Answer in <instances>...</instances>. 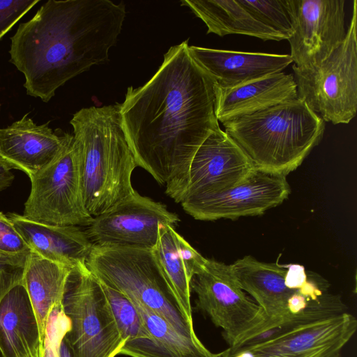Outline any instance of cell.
Returning a JSON list of instances; mask_svg holds the SVG:
<instances>
[{
    "instance_id": "1",
    "label": "cell",
    "mask_w": 357,
    "mask_h": 357,
    "mask_svg": "<svg viewBox=\"0 0 357 357\" xmlns=\"http://www.w3.org/2000/svg\"><path fill=\"white\" fill-rule=\"evenodd\" d=\"M188 39L171 47L144 85L128 88L121 126L137 167L176 199L191 161L220 127L212 77L195 60Z\"/></svg>"
},
{
    "instance_id": "2",
    "label": "cell",
    "mask_w": 357,
    "mask_h": 357,
    "mask_svg": "<svg viewBox=\"0 0 357 357\" xmlns=\"http://www.w3.org/2000/svg\"><path fill=\"white\" fill-rule=\"evenodd\" d=\"M126 16L122 1L45 2L10 38L9 61L24 75L27 95L47 102L70 79L107 63Z\"/></svg>"
},
{
    "instance_id": "3",
    "label": "cell",
    "mask_w": 357,
    "mask_h": 357,
    "mask_svg": "<svg viewBox=\"0 0 357 357\" xmlns=\"http://www.w3.org/2000/svg\"><path fill=\"white\" fill-rule=\"evenodd\" d=\"M70 123L84 204L94 218L135 190L131 177L137 166L121 126L120 103L82 108Z\"/></svg>"
},
{
    "instance_id": "4",
    "label": "cell",
    "mask_w": 357,
    "mask_h": 357,
    "mask_svg": "<svg viewBox=\"0 0 357 357\" xmlns=\"http://www.w3.org/2000/svg\"><path fill=\"white\" fill-rule=\"evenodd\" d=\"M256 168L287 176L321 142L325 121L298 98L222 123Z\"/></svg>"
},
{
    "instance_id": "5",
    "label": "cell",
    "mask_w": 357,
    "mask_h": 357,
    "mask_svg": "<svg viewBox=\"0 0 357 357\" xmlns=\"http://www.w3.org/2000/svg\"><path fill=\"white\" fill-rule=\"evenodd\" d=\"M86 265L101 282L155 312L181 333L197 336L152 250L93 245Z\"/></svg>"
},
{
    "instance_id": "6",
    "label": "cell",
    "mask_w": 357,
    "mask_h": 357,
    "mask_svg": "<svg viewBox=\"0 0 357 357\" xmlns=\"http://www.w3.org/2000/svg\"><path fill=\"white\" fill-rule=\"evenodd\" d=\"M63 309L70 327L64 339L73 357H115L122 338L102 285L86 265L71 268Z\"/></svg>"
},
{
    "instance_id": "7",
    "label": "cell",
    "mask_w": 357,
    "mask_h": 357,
    "mask_svg": "<svg viewBox=\"0 0 357 357\" xmlns=\"http://www.w3.org/2000/svg\"><path fill=\"white\" fill-rule=\"evenodd\" d=\"M357 1L341 45L320 65L306 70L293 66L298 98L324 121L349 123L357 111Z\"/></svg>"
},
{
    "instance_id": "8",
    "label": "cell",
    "mask_w": 357,
    "mask_h": 357,
    "mask_svg": "<svg viewBox=\"0 0 357 357\" xmlns=\"http://www.w3.org/2000/svg\"><path fill=\"white\" fill-rule=\"evenodd\" d=\"M196 307L207 314L234 347L266 321L261 308L239 286L230 265L206 259L190 282Z\"/></svg>"
},
{
    "instance_id": "9",
    "label": "cell",
    "mask_w": 357,
    "mask_h": 357,
    "mask_svg": "<svg viewBox=\"0 0 357 357\" xmlns=\"http://www.w3.org/2000/svg\"><path fill=\"white\" fill-rule=\"evenodd\" d=\"M30 180L31 192L22 215L25 218L59 225L87 227L91 223L93 217L83 201L73 135L56 158Z\"/></svg>"
},
{
    "instance_id": "10",
    "label": "cell",
    "mask_w": 357,
    "mask_h": 357,
    "mask_svg": "<svg viewBox=\"0 0 357 357\" xmlns=\"http://www.w3.org/2000/svg\"><path fill=\"white\" fill-rule=\"evenodd\" d=\"M230 267L241 288L261 308L267 322L298 317L320 319L330 314L327 293H315L309 285L310 278L302 289L285 285L284 266L261 262L248 255Z\"/></svg>"
},
{
    "instance_id": "11",
    "label": "cell",
    "mask_w": 357,
    "mask_h": 357,
    "mask_svg": "<svg viewBox=\"0 0 357 357\" xmlns=\"http://www.w3.org/2000/svg\"><path fill=\"white\" fill-rule=\"evenodd\" d=\"M292 33L287 39L294 66L306 70L320 65L343 42L344 0H285Z\"/></svg>"
},
{
    "instance_id": "12",
    "label": "cell",
    "mask_w": 357,
    "mask_h": 357,
    "mask_svg": "<svg viewBox=\"0 0 357 357\" xmlns=\"http://www.w3.org/2000/svg\"><path fill=\"white\" fill-rule=\"evenodd\" d=\"M177 214L136 190L93 218L85 230L94 245L153 250L162 225L174 226Z\"/></svg>"
},
{
    "instance_id": "13",
    "label": "cell",
    "mask_w": 357,
    "mask_h": 357,
    "mask_svg": "<svg viewBox=\"0 0 357 357\" xmlns=\"http://www.w3.org/2000/svg\"><path fill=\"white\" fill-rule=\"evenodd\" d=\"M357 320L344 312L294 327L266 340L229 347L220 357H341Z\"/></svg>"
},
{
    "instance_id": "14",
    "label": "cell",
    "mask_w": 357,
    "mask_h": 357,
    "mask_svg": "<svg viewBox=\"0 0 357 357\" xmlns=\"http://www.w3.org/2000/svg\"><path fill=\"white\" fill-rule=\"evenodd\" d=\"M291 192L286 176L255 168L237 185L219 193L190 197L180 204L196 220H235L259 215L277 206Z\"/></svg>"
},
{
    "instance_id": "15",
    "label": "cell",
    "mask_w": 357,
    "mask_h": 357,
    "mask_svg": "<svg viewBox=\"0 0 357 357\" xmlns=\"http://www.w3.org/2000/svg\"><path fill=\"white\" fill-rule=\"evenodd\" d=\"M238 144L220 128L196 151L174 200L219 193L243 181L255 169Z\"/></svg>"
},
{
    "instance_id": "16",
    "label": "cell",
    "mask_w": 357,
    "mask_h": 357,
    "mask_svg": "<svg viewBox=\"0 0 357 357\" xmlns=\"http://www.w3.org/2000/svg\"><path fill=\"white\" fill-rule=\"evenodd\" d=\"M29 114L0 128V161L31 178L56 158L70 134L53 131L50 122L37 125Z\"/></svg>"
},
{
    "instance_id": "17",
    "label": "cell",
    "mask_w": 357,
    "mask_h": 357,
    "mask_svg": "<svg viewBox=\"0 0 357 357\" xmlns=\"http://www.w3.org/2000/svg\"><path fill=\"white\" fill-rule=\"evenodd\" d=\"M195 60L220 88H232L281 73L291 62L289 54L236 52L189 46Z\"/></svg>"
},
{
    "instance_id": "18",
    "label": "cell",
    "mask_w": 357,
    "mask_h": 357,
    "mask_svg": "<svg viewBox=\"0 0 357 357\" xmlns=\"http://www.w3.org/2000/svg\"><path fill=\"white\" fill-rule=\"evenodd\" d=\"M298 98L293 74H271L232 87L215 86V114L222 123Z\"/></svg>"
},
{
    "instance_id": "19",
    "label": "cell",
    "mask_w": 357,
    "mask_h": 357,
    "mask_svg": "<svg viewBox=\"0 0 357 357\" xmlns=\"http://www.w3.org/2000/svg\"><path fill=\"white\" fill-rule=\"evenodd\" d=\"M7 216L32 252L70 268L86 265L94 245L80 227L38 222L15 213Z\"/></svg>"
},
{
    "instance_id": "20",
    "label": "cell",
    "mask_w": 357,
    "mask_h": 357,
    "mask_svg": "<svg viewBox=\"0 0 357 357\" xmlns=\"http://www.w3.org/2000/svg\"><path fill=\"white\" fill-rule=\"evenodd\" d=\"M38 321L23 280L0 301L1 357H43Z\"/></svg>"
},
{
    "instance_id": "21",
    "label": "cell",
    "mask_w": 357,
    "mask_h": 357,
    "mask_svg": "<svg viewBox=\"0 0 357 357\" xmlns=\"http://www.w3.org/2000/svg\"><path fill=\"white\" fill-rule=\"evenodd\" d=\"M130 301L139 313L150 337L127 340L119 354L131 357H220V353L210 351L197 336L181 333L155 312Z\"/></svg>"
},
{
    "instance_id": "22",
    "label": "cell",
    "mask_w": 357,
    "mask_h": 357,
    "mask_svg": "<svg viewBox=\"0 0 357 357\" xmlns=\"http://www.w3.org/2000/svg\"><path fill=\"white\" fill-rule=\"evenodd\" d=\"M155 258L186 317L192 320L190 282L206 258L198 252L171 225L160 227L153 248Z\"/></svg>"
},
{
    "instance_id": "23",
    "label": "cell",
    "mask_w": 357,
    "mask_h": 357,
    "mask_svg": "<svg viewBox=\"0 0 357 357\" xmlns=\"http://www.w3.org/2000/svg\"><path fill=\"white\" fill-rule=\"evenodd\" d=\"M71 268L46 259L32 251L26 258L23 282L33 305L43 342L49 315L54 306L62 303Z\"/></svg>"
},
{
    "instance_id": "24",
    "label": "cell",
    "mask_w": 357,
    "mask_h": 357,
    "mask_svg": "<svg viewBox=\"0 0 357 357\" xmlns=\"http://www.w3.org/2000/svg\"><path fill=\"white\" fill-rule=\"evenodd\" d=\"M206 25L207 33L220 36L240 34L263 40H286L280 33L256 20L236 0H182Z\"/></svg>"
},
{
    "instance_id": "25",
    "label": "cell",
    "mask_w": 357,
    "mask_h": 357,
    "mask_svg": "<svg viewBox=\"0 0 357 357\" xmlns=\"http://www.w3.org/2000/svg\"><path fill=\"white\" fill-rule=\"evenodd\" d=\"M100 282L122 338L126 342L139 337H149L150 334L133 303L121 293Z\"/></svg>"
},
{
    "instance_id": "26",
    "label": "cell",
    "mask_w": 357,
    "mask_h": 357,
    "mask_svg": "<svg viewBox=\"0 0 357 357\" xmlns=\"http://www.w3.org/2000/svg\"><path fill=\"white\" fill-rule=\"evenodd\" d=\"M257 21L280 33L287 40L292 33L285 0H238Z\"/></svg>"
},
{
    "instance_id": "27",
    "label": "cell",
    "mask_w": 357,
    "mask_h": 357,
    "mask_svg": "<svg viewBox=\"0 0 357 357\" xmlns=\"http://www.w3.org/2000/svg\"><path fill=\"white\" fill-rule=\"evenodd\" d=\"M70 327L62 303L54 306L49 315L44 338L43 357H59L60 344Z\"/></svg>"
},
{
    "instance_id": "28",
    "label": "cell",
    "mask_w": 357,
    "mask_h": 357,
    "mask_svg": "<svg viewBox=\"0 0 357 357\" xmlns=\"http://www.w3.org/2000/svg\"><path fill=\"white\" fill-rule=\"evenodd\" d=\"M31 252L8 217L0 212V255L26 260Z\"/></svg>"
},
{
    "instance_id": "29",
    "label": "cell",
    "mask_w": 357,
    "mask_h": 357,
    "mask_svg": "<svg viewBox=\"0 0 357 357\" xmlns=\"http://www.w3.org/2000/svg\"><path fill=\"white\" fill-rule=\"evenodd\" d=\"M40 0H0V40Z\"/></svg>"
},
{
    "instance_id": "30",
    "label": "cell",
    "mask_w": 357,
    "mask_h": 357,
    "mask_svg": "<svg viewBox=\"0 0 357 357\" xmlns=\"http://www.w3.org/2000/svg\"><path fill=\"white\" fill-rule=\"evenodd\" d=\"M26 261L0 255V301L12 287L23 280Z\"/></svg>"
},
{
    "instance_id": "31",
    "label": "cell",
    "mask_w": 357,
    "mask_h": 357,
    "mask_svg": "<svg viewBox=\"0 0 357 357\" xmlns=\"http://www.w3.org/2000/svg\"><path fill=\"white\" fill-rule=\"evenodd\" d=\"M285 285L293 289H302L309 281L305 268L300 264H290L286 266Z\"/></svg>"
},
{
    "instance_id": "32",
    "label": "cell",
    "mask_w": 357,
    "mask_h": 357,
    "mask_svg": "<svg viewBox=\"0 0 357 357\" xmlns=\"http://www.w3.org/2000/svg\"><path fill=\"white\" fill-rule=\"evenodd\" d=\"M11 169L0 161V192L8 188L13 183L14 175Z\"/></svg>"
},
{
    "instance_id": "33",
    "label": "cell",
    "mask_w": 357,
    "mask_h": 357,
    "mask_svg": "<svg viewBox=\"0 0 357 357\" xmlns=\"http://www.w3.org/2000/svg\"><path fill=\"white\" fill-rule=\"evenodd\" d=\"M59 357H73L71 350L64 337L60 344Z\"/></svg>"
},
{
    "instance_id": "34",
    "label": "cell",
    "mask_w": 357,
    "mask_h": 357,
    "mask_svg": "<svg viewBox=\"0 0 357 357\" xmlns=\"http://www.w3.org/2000/svg\"><path fill=\"white\" fill-rule=\"evenodd\" d=\"M0 110H1V104H0Z\"/></svg>"
},
{
    "instance_id": "35",
    "label": "cell",
    "mask_w": 357,
    "mask_h": 357,
    "mask_svg": "<svg viewBox=\"0 0 357 357\" xmlns=\"http://www.w3.org/2000/svg\"><path fill=\"white\" fill-rule=\"evenodd\" d=\"M0 357H1V354H0Z\"/></svg>"
}]
</instances>
